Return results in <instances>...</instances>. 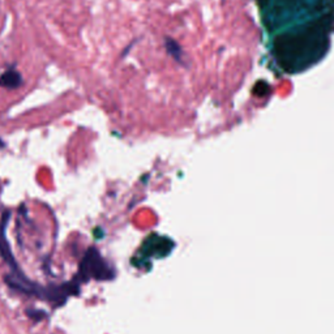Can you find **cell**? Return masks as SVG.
I'll return each instance as SVG.
<instances>
[{
	"mask_svg": "<svg viewBox=\"0 0 334 334\" xmlns=\"http://www.w3.org/2000/svg\"><path fill=\"white\" fill-rule=\"evenodd\" d=\"M278 68L298 73L316 64L334 33V0H259Z\"/></svg>",
	"mask_w": 334,
	"mask_h": 334,
	"instance_id": "cell-1",
	"label": "cell"
},
{
	"mask_svg": "<svg viewBox=\"0 0 334 334\" xmlns=\"http://www.w3.org/2000/svg\"><path fill=\"white\" fill-rule=\"evenodd\" d=\"M114 277V271L104 263L96 248H89L84 256L78 269V275L76 280L78 282H87L90 278L97 281H107Z\"/></svg>",
	"mask_w": 334,
	"mask_h": 334,
	"instance_id": "cell-2",
	"label": "cell"
},
{
	"mask_svg": "<svg viewBox=\"0 0 334 334\" xmlns=\"http://www.w3.org/2000/svg\"><path fill=\"white\" fill-rule=\"evenodd\" d=\"M6 222L3 225H0V255H2L4 261L11 266V271H20L15 256H13L11 247H9L8 240H7L6 235H4V225H6Z\"/></svg>",
	"mask_w": 334,
	"mask_h": 334,
	"instance_id": "cell-3",
	"label": "cell"
},
{
	"mask_svg": "<svg viewBox=\"0 0 334 334\" xmlns=\"http://www.w3.org/2000/svg\"><path fill=\"white\" fill-rule=\"evenodd\" d=\"M22 84V76L15 68H9L0 76V87L6 89H17Z\"/></svg>",
	"mask_w": 334,
	"mask_h": 334,
	"instance_id": "cell-4",
	"label": "cell"
},
{
	"mask_svg": "<svg viewBox=\"0 0 334 334\" xmlns=\"http://www.w3.org/2000/svg\"><path fill=\"white\" fill-rule=\"evenodd\" d=\"M26 313H27V316H29V317L34 319L36 321H39V320H42L43 317H45L46 312H43V311H38V310H32V311L27 310Z\"/></svg>",
	"mask_w": 334,
	"mask_h": 334,
	"instance_id": "cell-5",
	"label": "cell"
}]
</instances>
